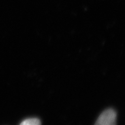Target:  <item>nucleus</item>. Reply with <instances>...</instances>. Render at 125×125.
Segmentation results:
<instances>
[{"mask_svg":"<svg viewBox=\"0 0 125 125\" xmlns=\"http://www.w3.org/2000/svg\"><path fill=\"white\" fill-rule=\"evenodd\" d=\"M94 125H116V113L113 109H108L100 115Z\"/></svg>","mask_w":125,"mask_h":125,"instance_id":"nucleus-1","label":"nucleus"},{"mask_svg":"<svg viewBox=\"0 0 125 125\" xmlns=\"http://www.w3.org/2000/svg\"><path fill=\"white\" fill-rule=\"evenodd\" d=\"M20 125H41L40 120L38 118L26 119L21 122Z\"/></svg>","mask_w":125,"mask_h":125,"instance_id":"nucleus-2","label":"nucleus"}]
</instances>
